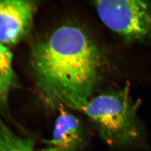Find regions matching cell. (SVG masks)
Returning a JSON list of instances; mask_svg holds the SVG:
<instances>
[{"mask_svg": "<svg viewBox=\"0 0 151 151\" xmlns=\"http://www.w3.org/2000/svg\"><path fill=\"white\" fill-rule=\"evenodd\" d=\"M97 15L110 30L127 41L151 44V5L139 0L93 2Z\"/></svg>", "mask_w": 151, "mask_h": 151, "instance_id": "cell-3", "label": "cell"}, {"mask_svg": "<svg viewBox=\"0 0 151 151\" xmlns=\"http://www.w3.org/2000/svg\"><path fill=\"white\" fill-rule=\"evenodd\" d=\"M138 103L134 102L129 85L117 91L93 96L83 108L109 146L131 148L141 145L145 130L137 115Z\"/></svg>", "mask_w": 151, "mask_h": 151, "instance_id": "cell-2", "label": "cell"}, {"mask_svg": "<svg viewBox=\"0 0 151 151\" xmlns=\"http://www.w3.org/2000/svg\"><path fill=\"white\" fill-rule=\"evenodd\" d=\"M30 62L39 95L48 108L81 111L96 90L102 58L86 32L65 25L34 45Z\"/></svg>", "mask_w": 151, "mask_h": 151, "instance_id": "cell-1", "label": "cell"}, {"mask_svg": "<svg viewBox=\"0 0 151 151\" xmlns=\"http://www.w3.org/2000/svg\"><path fill=\"white\" fill-rule=\"evenodd\" d=\"M17 82L12 54L7 47L0 43V109L8 107L9 95Z\"/></svg>", "mask_w": 151, "mask_h": 151, "instance_id": "cell-6", "label": "cell"}, {"mask_svg": "<svg viewBox=\"0 0 151 151\" xmlns=\"http://www.w3.org/2000/svg\"><path fill=\"white\" fill-rule=\"evenodd\" d=\"M0 151H35L34 143L16 134L0 119Z\"/></svg>", "mask_w": 151, "mask_h": 151, "instance_id": "cell-7", "label": "cell"}, {"mask_svg": "<svg viewBox=\"0 0 151 151\" xmlns=\"http://www.w3.org/2000/svg\"><path fill=\"white\" fill-rule=\"evenodd\" d=\"M54 123L52 138L39 151H80L86 144V138L81 122L65 108Z\"/></svg>", "mask_w": 151, "mask_h": 151, "instance_id": "cell-5", "label": "cell"}, {"mask_svg": "<svg viewBox=\"0 0 151 151\" xmlns=\"http://www.w3.org/2000/svg\"><path fill=\"white\" fill-rule=\"evenodd\" d=\"M35 7L32 1H0V43L7 47L25 37L32 27Z\"/></svg>", "mask_w": 151, "mask_h": 151, "instance_id": "cell-4", "label": "cell"}]
</instances>
